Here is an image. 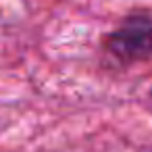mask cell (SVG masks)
I'll use <instances>...</instances> for the list:
<instances>
[{
    "instance_id": "2",
    "label": "cell",
    "mask_w": 152,
    "mask_h": 152,
    "mask_svg": "<svg viewBox=\"0 0 152 152\" xmlns=\"http://www.w3.org/2000/svg\"><path fill=\"white\" fill-rule=\"evenodd\" d=\"M140 152H152V146H148V148H142Z\"/></svg>"
},
{
    "instance_id": "1",
    "label": "cell",
    "mask_w": 152,
    "mask_h": 152,
    "mask_svg": "<svg viewBox=\"0 0 152 152\" xmlns=\"http://www.w3.org/2000/svg\"><path fill=\"white\" fill-rule=\"evenodd\" d=\"M106 54L119 65H133L152 56V21L131 17L104 38Z\"/></svg>"
},
{
    "instance_id": "3",
    "label": "cell",
    "mask_w": 152,
    "mask_h": 152,
    "mask_svg": "<svg viewBox=\"0 0 152 152\" xmlns=\"http://www.w3.org/2000/svg\"><path fill=\"white\" fill-rule=\"evenodd\" d=\"M148 104H150V108H152V92H150V96H148Z\"/></svg>"
}]
</instances>
